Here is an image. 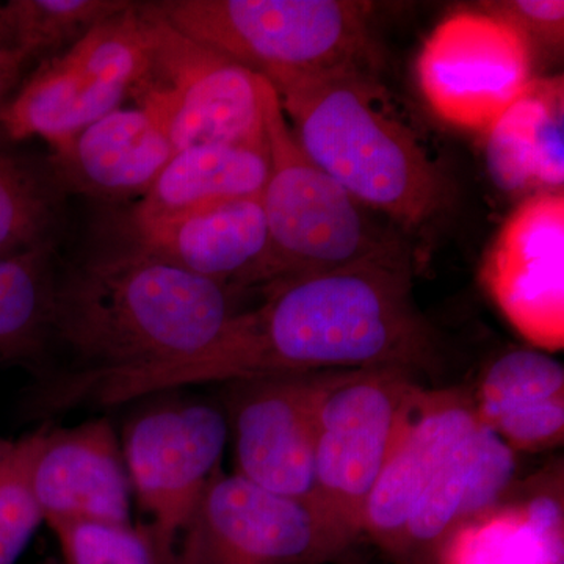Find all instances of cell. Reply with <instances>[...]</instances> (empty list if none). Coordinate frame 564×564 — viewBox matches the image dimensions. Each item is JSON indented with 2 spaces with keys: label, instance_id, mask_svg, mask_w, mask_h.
I'll list each match as a JSON object with an SVG mask.
<instances>
[{
  "label": "cell",
  "instance_id": "obj_8",
  "mask_svg": "<svg viewBox=\"0 0 564 564\" xmlns=\"http://www.w3.org/2000/svg\"><path fill=\"white\" fill-rule=\"evenodd\" d=\"M150 74L141 2H132L62 54L41 62L0 111V126L10 139L40 137L57 147L120 109Z\"/></svg>",
  "mask_w": 564,
  "mask_h": 564
},
{
  "label": "cell",
  "instance_id": "obj_24",
  "mask_svg": "<svg viewBox=\"0 0 564 564\" xmlns=\"http://www.w3.org/2000/svg\"><path fill=\"white\" fill-rule=\"evenodd\" d=\"M128 0H10L0 3V47L29 63L50 61L99 22L128 9Z\"/></svg>",
  "mask_w": 564,
  "mask_h": 564
},
{
  "label": "cell",
  "instance_id": "obj_26",
  "mask_svg": "<svg viewBox=\"0 0 564 564\" xmlns=\"http://www.w3.org/2000/svg\"><path fill=\"white\" fill-rule=\"evenodd\" d=\"M41 433L0 437V564H17L44 522L32 489Z\"/></svg>",
  "mask_w": 564,
  "mask_h": 564
},
{
  "label": "cell",
  "instance_id": "obj_22",
  "mask_svg": "<svg viewBox=\"0 0 564 564\" xmlns=\"http://www.w3.org/2000/svg\"><path fill=\"white\" fill-rule=\"evenodd\" d=\"M437 564H563V510L543 492L513 507L489 508L459 527Z\"/></svg>",
  "mask_w": 564,
  "mask_h": 564
},
{
  "label": "cell",
  "instance_id": "obj_11",
  "mask_svg": "<svg viewBox=\"0 0 564 564\" xmlns=\"http://www.w3.org/2000/svg\"><path fill=\"white\" fill-rule=\"evenodd\" d=\"M334 556L310 505L220 470L180 564H322Z\"/></svg>",
  "mask_w": 564,
  "mask_h": 564
},
{
  "label": "cell",
  "instance_id": "obj_28",
  "mask_svg": "<svg viewBox=\"0 0 564 564\" xmlns=\"http://www.w3.org/2000/svg\"><path fill=\"white\" fill-rule=\"evenodd\" d=\"M481 11L500 18L541 51L558 52L564 40V2L562 0H500L481 3Z\"/></svg>",
  "mask_w": 564,
  "mask_h": 564
},
{
  "label": "cell",
  "instance_id": "obj_2",
  "mask_svg": "<svg viewBox=\"0 0 564 564\" xmlns=\"http://www.w3.org/2000/svg\"><path fill=\"white\" fill-rule=\"evenodd\" d=\"M239 295L124 245L70 267L55 281L51 340L69 361L47 375L41 410H73L111 381L209 350Z\"/></svg>",
  "mask_w": 564,
  "mask_h": 564
},
{
  "label": "cell",
  "instance_id": "obj_13",
  "mask_svg": "<svg viewBox=\"0 0 564 564\" xmlns=\"http://www.w3.org/2000/svg\"><path fill=\"white\" fill-rule=\"evenodd\" d=\"M261 196L221 199L163 217L126 212L118 218L121 245L239 293L261 289L269 259Z\"/></svg>",
  "mask_w": 564,
  "mask_h": 564
},
{
  "label": "cell",
  "instance_id": "obj_4",
  "mask_svg": "<svg viewBox=\"0 0 564 564\" xmlns=\"http://www.w3.org/2000/svg\"><path fill=\"white\" fill-rule=\"evenodd\" d=\"M176 31L261 76L372 69L369 3L351 0H163Z\"/></svg>",
  "mask_w": 564,
  "mask_h": 564
},
{
  "label": "cell",
  "instance_id": "obj_18",
  "mask_svg": "<svg viewBox=\"0 0 564 564\" xmlns=\"http://www.w3.org/2000/svg\"><path fill=\"white\" fill-rule=\"evenodd\" d=\"M514 470V451L478 419L474 432L415 503L393 558L402 564H437L448 538L496 505Z\"/></svg>",
  "mask_w": 564,
  "mask_h": 564
},
{
  "label": "cell",
  "instance_id": "obj_27",
  "mask_svg": "<svg viewBox=\"0 0 564 564\" xmlns=\"http://www.w3.org/2000/svg\"><path fill=\"white\" fill-rule=\"evenodd\" d=\"M65 564H161L150 538L132 524L51 522Z\"/></svg>",
  "mask_w": 564,
  "mask_h": 564
},
{
  "label": "cell",
  "instance_id": "obj_10",
  "mask_svg": "<svg viewBox=\"0 0 564 564\" xmlns=\"http://www.w3.org/2000/svg\"><path fill=\"white\" fill-rule=\"evenodd\" d=\"M417 79L437 117L485 132L533 80V52L500 18L459 11L445 18L423 44Z\"/></svg>",
  "mask_w": 564,
  "mask_h": 564
},
{
  "label": "cell",
  "instance_id": "obj_16",
  "mask_svg": "<svg viewBox=\"0 0 564 564\" xmlns=\"http://www.w3.org/2000/svg\"><path fill=\"white\" fill-rule=\"evenodd\" d=\"M43 521L132 524V488L121 441L107 419L43 426L32 469Z\"/></svg>",
  "mask_w": 564,
  "mask_h": 564
},
{
  "label": "cell",
  "instance_id": "obj_6",
  "mask_svg": "<svg viewBox=\"0 0 564 564\" xmlns=\"http://www.w3.org/2000/svg\"><path fill=\"white\" fill-rule=\"evenodd\" d=\"M413 375L395 367L322 372L310 507L336 556L362 534L367 500L419 388Z\"/></svg>",
  "mask_w": 564,
  "mask_h": 564
},
{
  "label": "cell",
  "instance_id": "obj_14",
  "mask_svg": "<svg viewBox=\"0 0 564 564\" xmlns=\"http://www.w3.org/2000/svg\"><path fill=\"white\" fill-rule=\"evenodd\" d=\"M322 372L239 381L234 403L237 473L278 496L311 503L315 404Z\"/></svg>",
  "mask_w": 564,
  "mask_h": 564
},
{
  "label": "cell",
  "instance_id": "obj_5",
  "mask_svg": "<svg viewBox=\"0 0 564 564\" xmlns=\"http://www.w3.org/2000/svg\"><path fill=\"white\" fill-rule=\"evenodd\" d=\"M263 122L269 150L261 196L269 229L263 288L299 274L408 254L393 234L370 220L367 207L304 155L267 79Z\"/></svg>",
  "mask_w": 564,
  "mask_h": 564
},
{
  "label": "cell",
  "instance_id": "obj_20",
  "mask_svg": "<svg viewBox=\"0 0 564 564\" xmlns=\"http://www.w3.org/2000/svg\"><path fill=\"white\" fill-rule=\"evenodd\" d=\"M480 422L511 451L540 452L562 444L563 364L536 350H511L486 369L473 399Z\"/></svg>",
  "mask_w": 564,
  "mask_h": 564
},
{
  "label": "cell",
  "instance_id": "obj_17",
  "mask_svg": "<svg viewBox=\"0 0 564 564\" xmlns=\"http://www.w3.org/2000/svg\"><path fill=\"white\" fill-rule=\"evenodd\" d=\"M172 158L161 111L139 104L104 115L52 148L46 162L65 195L122 202L150 191Z\"/></svg>",
  "mask_w": 564,
  "mask_h": 564
},
{
  "label": "cell",
  "instance_id": "obj_1",
  "mask_svg": "<svg viewBox=\"0 0 564 564\" xmlns=\"http://www.w3.org/2000/svg\"><path fill=\"white\" fill-rule=\"evenodd\" d=\"M198 361L204 383L395 367L432 372L436 339L411 293L408 254L274 281Z\"/></svg>",
  "mask_w": 564,
  "mask_h": 564
},
{
  "label": "cell",
  "instance_id": "obj_3",
  "mask_svg": "<svg viewBox=\"0 0 564 564\" xmlns=\"http://www.w3.org/2000/svg\"><path fill=\"white\" fill-rule=\"evenodd\" d=\"M262 77L276 93L300 150L364 207L406 231L451 209L454 184L386 109L370 69Z\"/></svg>",
  "mask_w": 564,
  "mask_h": 564
},
{
  "label": "cell",
  "instance_id": "obj_7",
  "mask_svg": "<svg viewBox=\"0 0 564 564\" xmlns=\"http://www.w3.org/2000/svg\"><path fill=\"white\" fill-rule=\"evenodd\" d=\"M228 434L220 410L191 400L151 404L126 425V469L159 563H181Z\"/></svg>",
  "mask_w": 564,
  "mask_h": 564
},
{
  "label": "cell",
  "instance_id": "obj_21",
  "mask_svg": "<svg viewBox=\"0 0 564 564\" xmlns=\"http://www.w3.org/2000/svg\"><path fill=\"white\" fill-rule=\"evenodd\" d=\"M267 177V144L185 148L173 154L150 191L129 212L137 217H163L221 199L261 196Z\"/></svg>",
  "mask_w": 564,
  "mask_h": 564
},
{
  "label": "cell",
  "instance_id": "obj_25",
  "mask_svg": "<svg viewBox=\"0 0 564 564\" xmlns=\"http://www.w3.org/2000/svg\"><path fill=\"white\" fill-rule=\"evenodd\" d=\"M63 196L47 162L0 152V259L54 245Z\"/></svg>",
  "mask_w": 564,
  "mask_h": 564
},
{
  "label": "cell",
  "instance_id": "obj_12",
  "mask_svg": "<svg viewBox=\"0 0 564 564\" xmlns=\"http://www.w3.org/2000/svg\"><path fill=\"white\" fill-rule=\"evenodd\" d=\"M485 288L508 322L545 350L564 344V195L527 196L486 252Z\"/></svg>",
  "mask_w": 564,
  "mask_h": 564
},
{
  "label": "cell",
  "instance_id": "obj_9",
  "mask_svg": "<svg viewBox=\"0 0 564 564\" xmlns=\"http://www.w3.org/2000/svg\"><path fill=\"white\" fill-rule=\"evenodd\" d=\"M151 51L150 79L133 96L161 111L173 154L199 144L265 147L261 74L182 35L141 2Z\"/></svg>",
  "mask_w": 564,
  "mask_h": 564
},
{
  "label": "cell",
  "instance_id": "obj_19",
  "mask_svg": "<svg viewBox=\"0 0 564 564\" xmlns=\"http://www.w3.org/2000/svg\"><path fill=\"white\" fill-rule=\"evenodd\" d=\"M486 166L505 193L563 192L564 84L562 76L530 82L489 126Z\"/></svg>",
  "mask_w": 564,
  "mask_h": 564
},
{
  "label": "cell",
  "instance_id": "obj_23",
  "mask_svg": "<svg viewBox=\"0 0 564 564\" xmlns=\"http://www.w3.org/2000/svg\"><path fill=\"white\" fill-rule=\"evenodd\" d=\"M55 281L54 245L0 259V366L46 370Z\"/></svg>",
  "mask_w": 564,
  "mask_h": 564
},
{
  "label": "cell",
  "instance_id": "obj_29",
  "mask_svg": "<svg viewBox=\"0 0 564 564\" xmlns=\"http://www.w3.org/2000/svg\"><path fill=\"white\" fill-rule=\"evenodd\" d=\"M29 65L31 63L18 52L0 47V111L21 87L22 77Z\"/></svg>",
  "mask_w": 564,
  "mask_h": 564
},
{
  "label": "cell",
  "instance_id": "obj_15",
  "mask_svg": "<svg viewBox=\"0 0 564 564\" xmlns=\"http://www.w3.org/2000/svg\"><path fill=\"white\" fill-rule=\"evenodd\" d=\"M478 425L474 402L458 389H415L364 513L362 534L395 555L423 491Z\"/></svg>",
  "mask_w": 564,
  "mask_h": 564
}]
</instances>
